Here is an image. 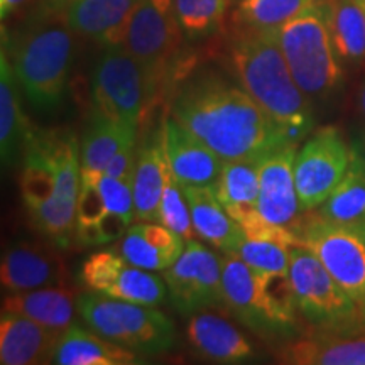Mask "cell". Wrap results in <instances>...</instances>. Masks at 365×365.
Instances as JSON below:
<instances>
[{"label": "cell", "mask_w": 365, "mask_h": 365, "mask_svg": "<svg viewBox=\"0 0 365 365\" xmlns=\"http://www.w3.org/2000/svg\"><path fill=\"white\" fill-rule=\"evenodd\" d=\"M170 115L223 161L266 156L291 144L247 91L215 71L181 80L171 97Z\"/></svg>", "instance_id": "1"}, {"label": "cell", "mask_w": 365, "mask_h": 365, "mask_svg": "<svg viewBox=\"0 0 365 365\" xmlns=\"http://www.w3.org/2000/svg\"><path fill=\"white\" fill-rule=\"evenodd\" d=\"M80 186L76 135L33 129L22 156L21 196L34 227L58 247H68L75 235Z\"/></svg>", "instance_id": "2"}, {"label": "cell", "mask_w": 365, "mask_h": 365, "mask_svg": "<svg viewBox=\"0 0 365 365\" xmlns=\"http://www.w3.org/2000/svg\"><path fill=\"white\" fill-rule=\"evenodd\" d=\"M227 63L239 85L289 143L299 144L314 129L312 98L291 75L279 44V31L230 26Z\"/></svg>", "instance_id": "3"}, {"label": "cell", "mask_w": 365, "mask_h": 365, "mask_svg": "<svg viewBox=\"0 0 365 365\" xmlns=\"http://www.w3.org/2000/svg\"><path fill=\"white\" fill-rule=\"evenodd\" d=\"M75 33L59 11L39 7L6 44L22 93L36 110L54 112L65 100L75 58Z\"/></svg>", "instance_id": "4"}, {"label": "cell", "mask_w": 365, "mask_h": 365, "mask_svg": "<svg viewBox=\"0 0 365 365\" xmlns=\"http://www.w3.org/2000/svg\"><path fill=\"white\" fill-rule=\"evenodd\" d=\"M225 309L262 339L279 340L296 330V301L289 274H262L235 255L222 257Z\"/></svg>", "instance_id": "5"}, {"label": "cell", "mask_w": 365, "mask_h": 365, "mask_svg": "<svg viewBox=\"0 0 365 365\" xmlns=\"http://www.w3.org/2000/svg\"><path fill=\"white\" fill-rule=\"evenodd\" d=\"M279 44L291 75L309 98L323 100L339 88L344 71L328 29L323 0L281 27Z\"/></svg>", "instance_id": "6"}, {"label": "cell", "mask_w": 365, "mask_h": 365, "mask_svg": "<svg viewBox=\"0 0 365 365\" xmlns=\"http://www.w3.org/2000/svg\"><path fill=\"white\" fill-rule=\"evenodd\" d=\"M78 313L91 330L139 355L168 352L176 344L175 323L158 307L90 291L78 298Z\"/></svg>", "instance_id": "7"}, {"label": "cell", "mask_w": 365, "mask_h": 365, "mask_svg": "<svg viewBox=\"0 0 365 365\" xmlns=\"http://www.w3.org/2000/svg\"><path fill=\"white\" fill-rule=\"evenodd\" d=\"M289 281L296 308L318 330L354 335L365 328V317L355 301L304 245L291 247Z\"/></svg>", "instance_id": "8"}, {"label": "cell", "mask_w": 365, "mask_h": 365, "mask_svg": "<svg viewBox=\"0 0 365 365\" xmlns=\"http://www.w3.org/2000/svg\"><path fill=\"white\" fill-rule=\"evenodd\" d=\"M91 95L95 112L139 129L159 90L145 68L124 46L112 44L105 46L95 65Z\"/></svg>", "instance_id": "9"}, {"label": "cell", "mask_w": 365, "mask_h": 365, "mask_svg": "<svg viewBox=\"0 0 365 365\" xmlns=\"http://www.w3.org/2000/svg\"><path fill=\"white\" fill-rule=\"evenodd\" d=\"M182 34L175 0H139L127 22L122 46L145 68L159 91L170 83Z\"/></svg>", "instance_id": "10"}, {"label": "cell", "mask_w": 365, "mask_h": 365, "mask_svg": "<svg viewBox=\"0 0 365 365\" xmlns=\"http://www.w3.org/2000/svg\"><path fill=\"white\" fill-rule=\"evenodd\" d=\"M294 230L365 317V242L357 230L319 215L296 223Z\"/></svg>", "instance_id": "11"}, {"label": "cell", "mask_w": 365, "mask_h": 365, "mask_svg": "<svg viewBox=\"0 0 365 365\" xmlns=\"http://www.w3.org/2000/svg\"><path fill=\"white\" fill-rule=\"evenodd\" d=\"M352 163V145L339 129L319 127L308 137L294 159V181L303 212L322 207L340 185Z\"/></svg>", "instance_id": "12"}, {"label": "cell", "mask_w": 365, "mask_h": 365, "mask_svg": "<svg viewBox=\"0 0 365 365\" xmlns=\"http://www.w3.org/2000/svg\"><path fill=\"white\" fill-rule=\"evenodd\" d=\"M171 304L182 317L225 308L222 259L202 242L190 240L180 259L163 271Z\"/></svg>", "instance_id": "13"}, {"label": "cell", "mask_w": 365, "mask_h": 365, "mask_svg": "<svg viewBox=\"0 0 365 365\" xmlns=\"http://www.w3.org/2000/svg\"><path fill=\"white\" fill-rule=\"evenodd\" d=\"M81 281L93 293L148 307H159L168 298L163 276L134 266L115 250L91 254L81 266Z\"/></svg>", "instance_id": "14"}, {"label": "cell", "mask_w": 365, "mask_h": 365, "mask_svg": "<svg viewBox=\"0 0 365 365\" xmlns=\"http://www.w3.org/2000/svg\"><path fill=\"white\" fill-rule=\"evenodd\" d=\"M299 144H284L266 154L259 171V213L274 225L294 228L299 213L294 159Z\"/></svg>", "instance_id": "15"}, {"label": "cell", "mask_w": 365, "mask_h": 365, "mask_svg": "<svg viewBox=\"0 0 365 365\" xmlns=\"http://www.w3.org/2000/svg\"><path fill=\"white\" fill-rule=\"evenodd\" d=\"M66 277L63 255L56 247L44 242H16L2 254L0 282L7 293L66 284Z\"/></svg>", "instance_id": "16"}, {"label": "cell", "mask_w": 365, "mask_h": 365, "mask_svg": "<svg viewBox=\"0 0 365 365\" xmlns=\"http://www.w3.org/2000/svg\"><path fill=\"white\" fill-rule=\"evenodd\" d=\"M163 134L171 173L181 186L215 185L223 166L220 156L170 113L163 118Z\"/></svg>", "instance_id": "17"}, {"label": "cell", "mask_w": 365, "mask_h": 365, "mask_svg": "<svg viewBox=\"0 0 365 365\" xmlns=\"http://www.w3.org/2000/svg\"><path fill=\"white\" fill-rule=\"evenodd\" d=\"M63 333L12 312L0 314V364H49L56 355Z\"/></svg>", "instance_id": "18"}, {"label": "cell", "mask_w": 365, "mask_h": 365, "mask_svg": "<svg viewBox=\"0 0 365 365\" xmlns=\"http://www.w3.org/2000/svg\"><path fill=\"white\" fill-rule=\"evenodd\" d=\"M171 173L164 148L163 122L137 143V164L132 180L135 222H159V205L168 175Z\"/></svg>", "instance_id": "19"}, {"label": "cell", "mask_w": 365, "mask_h": 365, "mask_svg": "<svg viewBox=\"0 0 365 365\" xmlns=\"http://www.w3.org/2000/svg\"><path fill=\"white\" fill-rule=\"evenodd\" d=\"M137 2L139 0H70L61 12L73 33L105 48L122 44Z\"/></svg>", "instance_id": "20"}, {"label": "cell", "mask_w": 365, "mask_h": 365, "mask_svg": "<svg viewBox=\"0 0 365 365\" xmlns=\"http://www.w3.org/2000/svg\"><path fill=\"white\" fill-rule=\"evenodd\" d=\"M186 336L200 357L215 364H244L255 357L250 341L220 314L200 312L190 317Z\"/></svg>", "instance_id": "21"}, {"label": "cell", "mask_w": 365, "mask_h": 365, "mask_svg": "<svg viewBox=\"0 0 365 365\" xmlns=\"http://www.w3.org/2000/svg\"><path fill=\"white\" fill-rule=\"evenodd\" d=\"M264 156L223 161L222 173L213 185L228 215L242 227L262 220L259 213V171Z\"/></svg>", "instance_id": "22"}, {"label": "cell", "mask_w": 365, "mask_h": 365, "mask_svg": "<svg viewBox=\"0 0 365 365\" xmlns=\"http://www.w3.org/2000/svg\"><path fill=\"white\" fill-rule=\"evenodd\" d=\"M188 200L196 235L227 255L239 252L245 239L244 227L228 215L213 186H182Z\"/></svg>", "instance_id": "23"}, {"label": "cell", "mask_w": 365, "mask_h": 365, "mask_svg": "<svg viewBox=\"0 0 365 365\" xmlns=\"http://www.w3.org/2000/svg\"><path fill=\"white\" fill-rule=\"evenodd\" d=\"M185 247L186 240L163 223L137 222L127 228L118 252L134 266L156 272L173 266Z\"/></svg>", "instance_id": "24"}, {"label": "cell", "mask_w": 365, "mask_h": 365, "mask_svg": "<svg viewBox=\"0 0 365 365\" xmlns=\"http://www.w3.org/2000/svg\"><path fill=\"white\" fill-rule=\"evenodd\" d=\"M21 85L6 48L0 54V156L4 168L14 166L24 156L33 127L22 112Z\"/></svg>", "instance_id": "25"}, {"label": "cell", "mask_w": 365, "mask_h": 365, "mask_svg": "<svg viewBox=\"0 0 365 365\" xmlns=\"http://www.w3.org/2000/svg\"><path fill=\"white\" fill-rule=\"evenodd\" d=\"M75 309H78V299L66 284L9 293L2 299V312L22 314L61 333L73 325Z\"/></svg>", "instance_id": "26"}, {"label": "cell", "mask_w": 365, "mask_h": 365, "mask_svg": "<svg viewBox=\"0 0 365 365\" xmlns=\"http://www.w3.org/2000/svg\"><path fill=\"white\" fill-rule=\"evenodd\" d=\"M281 364L291 365H365V336L325 333L284 344L276 352Z\"/></svg>", "instance_id": "27"}, {"label": "cell", "mask_w": 365, "mask_h": 365, "mask_svg": "<svg viewBox=\"0 0 365 365\" xmlns=\"http://www.w3.org/2000/svg\"><path fill=\"white\" fill-rule=\"evenodd\" d=\"M53 364L59 365H134L140 355L105 339L100 333L73 325L63 333Z\"/></svg>", "instance_id": "28"}, {"label": "cell", "mask_w": 365, "mask_h": 365, "mask_svg": "<svg viewBox=\"0 0 365 365\" xmlns=\"http://www.w3.org/2000/svg\"><path fill=\"white\" fill-rule=\"evenodd\" d=\"M328 29L340 61H365V7L360 0H323Z\"/></svg>", "instance_id": "29"}, {"label": "cell", "mask_w": 365, "mask_h": 365, "mask_svg": "<svg viewBox=\"0 0 365 365\" xmlns=\"http://www.w3.org/2000/svg\"><path fill=\"white\" fill-rule=\"evenodd\" d=\"M135 127H129L120 122L93 112L90 124L86 127L83 140L80 144L81 170L105 171L120 149L137 140Z\"/></svg>", "instance_id": "30"}, {"label": "cell", "mask_w": 365, "mask_h": 365, "mask_svg": "<svg viewBox=\"0 0 365 365\" xmlns=\"http://www.w3.org/2000/svg\"><path fill=\"white\" fill-rule=\"evenodd\" d=\"M318 215L345 227H355L365 220V166L354 154L349 171L319 207Z\"/></svg>", "instance_id": "31"}, {"label": "cell", "mask_w": 365, "mask_h": 365, "mask_svg": "<svg viewBox=\"0 0 365 365\" xmlns=\"http://www.w3.org/2000/svg\"><path fill=\"white\" fill-rule=\"evenodd\" d=\"M318 0H240L230 16V26L257 31H279L286 22Z\"/></svg>", "instance_id": "32"}, {"label": "cell", "mask_w": 365, "mask_h": 365, "mask_svg": "<svg viewBox=\"0 0 365 365\" xmlns=\"http://www.w3.org/2000/svg\"><path fill=\"white\" fill-rule=\"evenodd\" d=\"M107 215L108 212L102 191L95 180V171L81 170V186L78 205H76V239L85 245L103 244L100 227Z\"/></svg>", "instance_id": "33"}, {"label": "cell", "mask_w": 365, "mask_h": 365, "mask_svg": "<svg viewBox=\"0 0 365 365\" xmlns=\"http://www.w3.org/2000/svg\"><path fill=\"white\" fill-rule=\"evenodd\" d=\"M234 0H175L176 16L186 38H203L225 21Z\"/></svg>", "instance_id": "34"}, {"label": "cell", "mask_w": 365, "mask_h": 365, "mask_svg": "<svg viewBox=\"0 0 365 365\" xmlns=\"http://www.w3.org/2000/svg\"><path fill=\"white\" fill-rule=\"evenodd\" d=\"M237 257L262 274H289L291 247L282 242L245 235Z\"/></svg>", "instance_id": "35"}, {"label": "cell", "mask_w": 365, "mask_h": 365, "mask_svg": "<svg viewBox=\"0 0 365 365\" xmlns=\"http://www.w3.org/2000/svg\"><path fill=\"white\" fill-rule=\"evenodd\" d=\"M159 223L171 228L186 242L195 240L196 232L191 220L188 200H186L181 182L173 173L168 175L164 182L161 205H159Z\"/></svg>", "instance_id": "36"}, {"label": "cell", "mask_w": 365, "mask_h": 365, "mask_svg": "<svg viewBox=\"0 0 365 365\" xmlns=\"http://www.w3.org/2000/svg\"><path fill=\"white\" fill-rule=\"evenodd\" d=\"M137 164V140L135 143L127 144L124 149H120L115 156L112 158V161L107 164L103 173L110 175L118 180L132 182L134 180V171Z\"/></svg>", "instance_id": "37"}, {"label": "cell", "mask_w": 365, "mask_h": 365, "mask_svg": "<svg viewBox=\"0 0 365 365\" xmlns=\"http://www.w3.org/2000/svg\"><path fill=\"white\" fill-rule=\"evenodd\" d=\"M31 0H0V16L6 21L11 14L19 11L21 7H24Z\"/></svg>", "instance_id": "38"}, {"label": "cell", "mask_w": 365, "mask_h": 365, "mask_svg": "<svg viewBox=\"0 0 365 365\" xmlns=\"http://www.w3.org/2000/svg\"><path fill=\"white\" fill-rule=\"evenodd\" d=\"M354 107L357 113L362 118H365V78L360 81L355 88V95H354Z\"/></svg>", "instance_id": "39"}, {"label": "cell", "mask_w": 365, "mask_h": 365, "mask_svg": "<svg viewBox=\"0 0 365 365\" xmlns=\"http://www.w3.org/2000/svg\"><path fill=\"white\" fill-rule=\"evenodd\" d=\"M352 154L365 166V132H364L362 135L357 137V139L354 140Z\"/></svg>", "instance_id": "40"}, {"label": "cell", "mask_w": 365, "mask_h": 365, "mask_svg": "<svg viewBox=\"0 0 365 365\" xmlns=\"http://www.w3.org/2000/svg\"><path fill=\"white\" fill-rule=\"evenodd\" d=\"M70 2V0H44L43 2V9H48V11H59L61 12L63 9L66 7V4Z\"/></svg>", "instance_id": "41"}, {"label": "cell", "mask_w": 365, "mask_h": 365, "mask_svg": "<svg viewBox=\"0 0 365 365\" xmlns=\"http://www.w3.org/2000/svg\"><path fill=\"white\" fill-rule=\"evenodd\" d=\"M352 228H355V230H357V234L362 237V240L365 242V220L362 223H359V225L352 227Z\"/></svg>", "instance_id": "42"}, {"label": "cell", "mask_w": 365, "mask_h": 365, "mask_svg": "<svg viewBox=\"0 0 365 365\" xmlns=\"http://www.w3.org/2000/svg\"><path fill=\"white\" fill-rule=\"evenodd\" d=\"M360 2H362V4H364V7H365V0H360Z\"/></svg>", "instance_id": "43"}]
</instances>
